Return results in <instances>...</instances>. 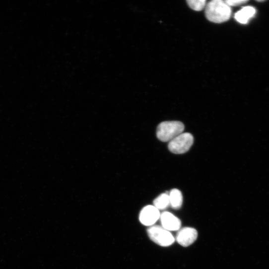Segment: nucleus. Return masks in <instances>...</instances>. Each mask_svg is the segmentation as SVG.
I'll return each instance as SVG.
<instances>
[{
	"mask_svg": "<svg viewBox=\"0 0 269 269\" xmlns=\"http://www.w3.org/2000/svg\"><path fill=\"white\" fill-rule=\"evenodd\" d=\"M147 232L153 242L163 247L171 246L175 241L170 231L160 226H152L148 228Z\"/></svg>",
	"mask_w": 269,
	"mask_h": 269,
	"instance_id": "20e7f679",
	"label": "nucleus"
},
{
	"mask_svg": "<svg viewBox=\"0 0 269 269\" xmlns=\"http://www.w3.org/2000/svg\"><path fill=\"white\" fill-rule=\"evenodd\" d=\"M198 233L197 230L192 227H185L177 233L176 240L184 247H188L194 243L197 240Z\"/></svg>",
	"mask_w": 269,
	"mask_h": 269,
	"instance_id": "423d86ee",
	"label": "nucleus"
},
{
	"mask_svg": "<svg viewBox=\"0 0 269 269\" xmlns=\"http://www.w3.org/2000/svg\"><path fill=\"white\" fill-rule=\"evenodd\" d=\"M169 195L170 205L175 209H179L183 204V197L181 192L176 189L171 191Z\"/></svg>",
	"mask_w": 269,
	"mask_h": 269,
	"instance_id": "1a4fd4ad",
	"label": "nucleus"
},
{
	"mask_svg": "<svg viewBox=\"0 0 269 269\" xmlns=\"http://www.w3.org/2000/svg\"><path fill=\"white\" fill-rule=\"evenodd\" d=\"M185 126L180 121H165L160 123L157 127V136L161 141L170 142L183 133Z\"/></svg>",
	"mask_w": 269,
	"mask_h": 269,
	"instance_id": "f03ea898",
	"label": "nucleus"
},
{
	"mask_svg": "<svg viewBox=\"0 0 269 269\" xmlns=\"http://www.w3.org/2000/svg\"><path fill=\"white\" fill-rule=\"evenodd\" d=\"M170 205L169 194H163L157 197L154 201V206L158 209L164 210Z\"/></svg>",
	"mask_w": 269,
	"mask_h": 269,
	"instance_id": "9d476101",
	"label": "nucleus"
},
{
	"mask_svg": "<svg viewBox=\"0 0 269 269\" xmlns=\"http://www.w3.org/2000/svg\"><path fill=\"white\" fill-rule=\"evenodd\" d=\"M194 141L191 133H183L169 142V150L175 154H184L189 151Z\"/></svg>",
	"mask_w": 269,
	"mask_h": 269,
	"instance_id": "7ed1b4c3",
	"label": "nucleus"
},
{
	"mask_svg": "<svg viewBox=\"0 0 269 269\" xmlns=\"http://www.w3.org/2000/svg\"><path fill=\"white\" fill-rule=\"evenodd\" d=\"M205 0H188L187 3L189 7L196 11L202 10L206 6Z\"/></svg>",
	"mask_w": 269,
	"mask_h": 269,
	"instance_id": "9b49d317",
	"label": "nucleus"
},
{
	"mask_svg": "<svg viewBox=\"0 0 269 269\" xmlns=\"http://www.w3.org/2000/svg\"><path fill=\"white\" fill-rule=\"evenodd\" d=\"M160 219L162 227L170 232L179 230L181 227V220L169 212H163Z\"/></svg>",
	"mask_w": 269,
	"mask_h": 269,
	"instance_id": "0eeeda50",
	"label": "nucleus"
},
{
	"mask_svg": "<svg viewBox=\"0 0 269 269\" xmlns=\"http://www.w3.org/2000/svg\"><path fill=\"white\" fill-rule=\"evenodd\" d=\"M225 2L229 6L235 7L247 3L248 1H244V0L243 1L242 0H235V1H233V0H227Z\"/></svg>",
	"mask_w": 269,
	"mask_h": 269,
	"instance_id": "f8f14e48",
	"label": "nucleus"
},
{
	"mask_svg": "<svg viewBox=\"0 0 269 269\" xmlns=\"http://www.w3.org/2000/svg\"><path fill=\"white\" fill-rule=\"evenodd\" d=\"M256 13L255 9L250 6L245 7L238 11L235 15V18L239 23L247 24Z\"/></svg>",
	"mask_w": 269,
	"mask_h": 269,
	"instance_id": "6e6552de",
	"label": "nucleus"
},
{
	"mask_svg": "<svg viewBox=\"0 0 269 269\" xmlns=\"http://www.w3.org/2000/svg\"><path fill=\"white\" fill-rule=\"evenodd\" d=\"M205 16L208 20L216 24L225 22L229 20L231 9L222 0H213L205 6Z\"/></svg>",
	"mask_w": 269,
	"mask_h": 269,
	"instance_id": "f257e3e1",
	"label": "nucleus"
},
{
	"mask_svg": "<svg viewBox=\"0 0 269 269\" xmlns=\"http://www.w3.org/2000/svg\"><path fill=\"white\" fill-rule=\"evenodd\" d=\"M160 210L154 205H148L141 211L139 219L144 225L152 226L160 218Z\"/></svg>",
	"mask_w": 269,
	"mask_h": 269,
	"instance_id": "39448f33",
	"label": "nucleus"
}]
</instances>
